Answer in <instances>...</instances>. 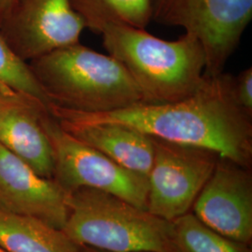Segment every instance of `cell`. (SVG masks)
<instances>
[{"label": "cell", "instance_id": "1", "mask_svg": "<svg viewBox=\"0 0 252 252\" xmlns=\"http://www.w3.org/2000/svg\"><path fill=\"white\" fill-rule=\"evenodd\" d=\"M60 121L129 126L154 138L210 150L252 168V114L235 98L234 76H206L192 94L175 102L138 103L109 112L84 113L50 106Z\"/></svg>", "mask_w": 252, "mask_h": 252}, {"label": "cell", "instance_id": "2", "mask_svg": "<svg viewBox=\"0 0 252 252\" xmlns=\"http://www.w3.org/2000/svg\"><path fill=\"white\" fill-rule=\"evenodd\" d=\"M100 35L108 55L124 65L140 91L143 103L183 99L205 81L206 54L195 36L185 33L169 41L127 26H108Z\"/></svg>", "mask_w": 252, "mask_h": 252}, {"label": "cell", "instance_id": "3", "mask_svg": "<svg viewBox=\"0 0 252 252\" xmlns=\"http://www.w3.org/2000/svg\"><path fill=\"white\" fill-rule=\"evenodd\" d=\"M28 63L50 103L60 108L100 113L144 102L122 63L80 42Z\"/></svg>", "mask_w": 252, "mask_h": 252}, {"label": "cell", "instance_id": "4", "mask_svg": "<svg viewBox=\"0 0 252 252\" xmlns=\"http://www.w3.org/2000/svg\"><path fill=\"white\" fill-rule=\"evenodd\" d=\"M63 233L80 247L107 252H177L172 221L124 199L83 188L67 195Z\"/></svg>", "mask_w": 252, "mask_h": 252}, {"label": "cell", "instance_id": "5", "mask_svg": "<svg viewBox=\"0 0 252 252\" xmlns=\"http://www.w3.org/2000/svg\"><path fill=\"white\" fill-rule=\"evenodd\" d=\"M41 124L54 152L53 180L66 192L83 188L98 189L147 209L148 178L121 166L67 133L45 110Z\"/></svg>", "mask_w": 252, "mask_h": 252}, {"label": "cell", "instance_id": "6", "mask_svg": "<svg viewBox=\"0 0 252 252\" xmlns=\"http://www.w3.org/2000/svg\"><path fill=\"white\" fill-rule=\"evenodd\" d=\"M152 21L181 27L206 54V76L224 72L252 19V0H151Z\"/></svg>", "mask_w": 252, "mask_h": 252}, {"label": "cell", "instance_id": "7", "mask_svg": "<svg viewBox=\"0 0 252 252\" xmlns=\"http://www.w3.org/2000/svg\"><path fill=\"white\" fill-rule=\"evenodd\" d=\"M154 156L148 175L147 210L173 221L189 213L220 156L189 145L153 137Z\"/></svg>", "mask_w": 252, "mask_h": 252}, {"label": "cell", "instance_id": "8", "mask_svg": "<svg viewBox=\"0 0 252 252\" xmlns=\"http://www.w3.org/2000/svg\"><path fill=\"white\" fill-rule=\"evenodd\" d=\"M85 28L70 0H17L0 33L15 54L29 63L79 43Z\"/></svg>", "mask_w": 252, "mask_h": 252}, {"label": "cell", "instance_id": "9", "mask_svg": "<svg viewBox=\"0 0 252 252\" xmlns=\"http://www.w3.org/2000/svg\"><path fill=\"white\" fill-rule=\"evenodd\" d=\"M191 209L213 231L252 245V168L220 157Z\"/></svg>", "mask_w": 252, "mask_h": 252}, {"label": "cell", "instance_id": "10", "mask_svg": "<svg viewBox=\"0 0 252 252\" xmlns=\"http://www.w3.org/2000/svg\"><path fill=\"white\" fill-rule=\"evenodd\" d=\"M67 195L53 179L38 175L0 145L1 209L36 218L62 230L68 215Z\"/></svg>", "mask_w": 252, "mask_h": 252}, {"label": "cell", "instance_id": "11", "mask_svg": "<svg viewBox=\"0 0 252 252\" xmlns=\"http://www.w3.org/2000/svg\"><path fill=\"white\" fill-rule=\"evenodd\" d=\"M45 110L43 104L0 82V145L38 175L53 179L54 152L40 120Z\"/></svg>", "mask_w": 252, "mask_h": 252}, {"label": "cell", "instance_id": "12", "mask_svg": "<svg viewBox=\"0 0 252 252\" xmlns=\"http://www.w3.org/2000/svg\"><path fill=\"white\" fill-rule=\"evenodd\" d=\"M57 121L67 133L81 142L126 169L148 178L154 156L152 136L117 124Z\"/></svg>", "mask_w": 252, "mask_h": 252}, {"label": "cell", "instance_id": "13", "mask_svg": "<svg viewBox=\"0 0 252 252\" xmlns=\"http://www.w3.org/2000/svg\"><path fill=\"white\" fill-rule=\"evenodd\" d=\"M0 247L8 252H79L80 246L44 221L0 208Z\"/></svg>", "mask_w": 252, "mask_h": 252}, {"label": "cell", "instance_id": "14", "mask_svg": "<svg viewBox=\"0 0 252 252\" xmlns=\"http://www.w3.org/2000/svg\"><path fill=\"white\" fill-rule=\"evenodd\" d=\"M85 27L101 34L108 26L145 29L152 21L151 0H70Z\"/></svg>", "mask_w": 252, "mask_h": 252}, {"label": "cell", "instance_id": "15", "mask_svg": "<svg viewBox=\"0 0 252 252\" xmlns=\"http://www.w3.org/2000/svg\"><path fill=\"white\" fill-rule=\"evenodd\" d=\"M172 224L177 252H252L251 245L217 233L191 212L176 219Z\"/></svg>", "mask_w": 252, "mask_h": 252}, {"label": "cell", "instance_id": "16", "mask_svg": "<svg viewBox=\"0 0 252 252\" xmlns=\"http://www.w3.org/2000/svg\"><path fill=\"white\" fill-rule=\"evenodd\" d=\"M0 82L30 99L50 108V101L40 88L29 63L20 58L0 33Z\"/></svg>", "mask_w": 252, "mask_h": 252}, {"label": "cell", "instance_id": "17", "mask_svg": "<svg viewBox=\"0 0 252 252\" xmlns=\"http://www.w3.org/2000/svg\"><path fill=\"white\" fill-rule=\"evenodd\" d=\"M235 98L242 108L252 114V67H248L234 77Z\"/></svg>", "mask_w": 252, "mask_h": 252}, {"label": "cell", "instance_id": "18", "mask_svg": "<svg viewBox=\"0 0 252 252\" xmlns=\"http://www.w3.org/2000/svg\"><path fill=\"white\" fill-rule=\"evenodd\" d=\"M17 0H0V27L6 20Z\"/></svg>", "mask_w": 252, "mask_h": 252}, {"label": "cell", "instance_id": "19", "mask_svg": "<svg viewBox=\"0 0 252 252\" xmlns=\"http://www.w3.org/2000/svg\"><path fill=\"white\" fill-rule=\"evenodd\" d=\"M79 252H103V251H99V250H95V249H93L90 247H80V250Z\"/></svg>", "mask_w": 252, "mask_h": 252}, {"label": "cell", "instance_id": "20", "mask_svg": "<svg viewBox=\"0 0 252 252\" xmlns=\"http://www.w3.org/2000/svg\"><path fill=\"white\" fill-rule=\"evenodd\" d=\"M0 252H6V251H5V250H3V249H2V248H1V247H0Z\"/></svg>", "mask_w": 252, "mask_h": 252}]
</instances>
